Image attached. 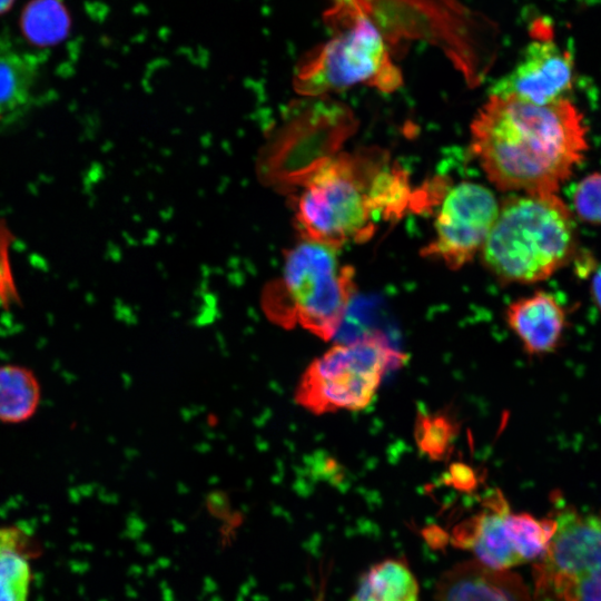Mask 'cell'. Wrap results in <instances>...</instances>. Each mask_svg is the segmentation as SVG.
Wrapping results in <instances>:
<instances>
[{
    "instance_id": "20",
    "label": "cell",
    "mask_w": 601,
    "mask_h": 601,
    "mask_svg": "<svg viewBox=\"0 0 601 601\" xmlns=\"http://www.w3.org/2000/svg\"><path fill=\"white\" fill-rule=\"evenodd\" d=\"M324 588L322 587L321 588V591L318 592L317 594V598L315 599V601H324Z\"/></svg>"
},
{
    "instance_id": "17",
    "label": "cell",
    "mask_w": 601,
    "mask_h": 601,
    "mask_svg": "<svg viewBox=\"0 0 601 601\" xmlns=\"http://www.w3.org/2000/svg\"><path fill=\"white\" fill-rule=\"evenodd\" d=\"M457 428L444 414L418 415L415 439L420 450L430 459H443L451 449Z\"/></svg>"
},
{
    "instance_id": "15",
    "label": "cell",
    "mask_w": 601,
    "mask_h": 601,
    "mask_svg": "<svg viewBox=\"0 0 601 601\" xmlns=\"http://www.w3.org/2000/svg\"><path fill=\"white\" fill-rule=\"evenodd\" d=\"M29 541L18 529H0V601H27L31 571Z\"/></svg>"
},
{
    "instance_id": "16",
    "label": "cell",
    "mask_w": 601,
    "mask_h": 601,
    "mask_svg": "<svg viewBox=\"0 0 601 601\" xmlns=\"http://www.w3.org/2000/svg\"><path fill=\"white\" fill-rule=\"evenodd\" d=\"M40 385L35 374L20 365L0 366V422L29 420L40 402Z\"/></svg>"
},
{
    "instance_id": "10",
    "label": "cell",
    "mask_w": 601,
    "mask_h": 601,
    "mask_svg": "<svg viewBox=\"0 0 601 601\" xmlns=\"http://www.w3.org/2000/svg\"><path fill=\"white\" fill-rule=\"evenodd\" d=\"M573 79L572 56L541 36L525 47L513 69L494 83L491 95L548 105L566 99Z\"/></svg>"
},
{
    "instance_id": "1",
    "label": "cell",
    "mask_w": 601,
    "mask_h": 601,
    "mask_svg": "<svg viewBox=\"0 0 601 601\" xmlns=\"http://www.w3.org/2000/svg\"><path fill=\"white\" fill-rule=\"evenodd\" d=\"M588 148L569 99L535 105L490 95L471 125V150L502 190L555 194Z\"/></svg>"
},
{
    "instance_id": "2",
    "label": "cell",
    "mask_w": 601,
    "mask_h": 601,
    "mask_svg": "<svg viewBox=\"0 0 601 601\" xmlns=\"http://www.w3.org/2000/svg\"><path fill=\"white\" fill-rule=\"evenodd\" d=\"M294 188V218L303 239L337 249L366 242L381 218H401L415 195L407 174L378 148L331 156Z\"/></svg>"
},
{
    "instance_id": "13",
    "label": "cell",
    "mask_w": 601,
    "mask_h": 601,
    "mask_svg": "<svg viewBox=\"0 0 601 601\" xmlns=\"http://www.w3.org/2000/svg\"><path fill=\"white\" fill-rule=\"evenodd\" d=\"M41 57L0 36V128L17 122L29 109Z\"/></svg>"
},
{
    "instance_id": "11",
    "label": "cell",
    "mask_w": 601,
    "mask_h": 601,
    "mask_svg": "<svg viewBox=\"0 0 601 601\" xmlns=\"http://www.w3.org/2000/svg\"><path fill=\"white\" fill-rule=\"evenodd\" d=\"M434 601H531V595L518 574L474 559L452 566L440 578Z\"/></svg>"
},
{
    "instance_id": "3",
    "label": "cell",
    "mask_w": 601,
    "mask_h": 601,
    "mask_svg": "<svg viewBox=\"0 0 601 601\" xmlns=\"http://www.w3.org/2000/svg\"><path fill=\"white\" fill-rule=\"evenodd\" d=\"M325 20L333 35L305 55L294 88L304 96H322L356 85L384 92L397 89L402 73L393 62L395 43L386 26L359 0H328Z\"/></svg>"
},
{
    "instance_id": "18",
    "label": "cell",
    "mask_w": 601,
    "mask_h": 601,
    "mask_svg": "<svg viewBox=\"0 0 601 601\" xmlns=\"http://www.w3.org/2000/svg\"><path fill=\"white\" fill-rule=\"evenodd\" d=\"M573 205L582 220L601 224V173H593L578 184Z\"/></svg>"
},
{
    "instance_id": "19",
    "label": "cell",
    "mask_w": 601,
    "mask_h": 601,
    "mask_svg": "<svg viewBox=\"0 0 601 601\" xmlns=\"http://www.w3.org/2000/svg\"><path fill=\"white\" fill-rule=\"evenodd\" d=\"M593 298L601 309V268L595 273L591 286Z\"/></svg>"
},
{
    "instance_id": "12",
    "label": "cell",
    "mask_w": 601,
    "mask_h": 601,
    "mask_svg": "<svg viewBox=\"0 0 601 601\" xmlns=\"http://www.w3.org/2000/svg\"><path fill=\"white\" fill-rule=\"evenodd\" d=\"M505 316L524 349L532 355L554 351L566 326L563 306L545 292L514 300L508 306Z\"/></svg>"
},
{
    "instance_id": "6",
    "label": "cell",
    "mask_w": 601,
    "mask_h": 601,
    "mask_svg": "<svg viewBox=\"0 0 601 601\" xmlns=\"http://www.w3.org/2000/svg\"><path fill=\"white\" fill-rule=\"evenodd\" d=\"M405 361L406 355L382 334L334 344L305 368L295 402L316 415L363 410L373 402L384 376Z\"/></svg>"
},
{
    "instance_id": "9",
    "label": "cell",
    "mask_w": 601,
    "mask_h": 601,
    "mask_svg": "<svg viewBox=\"0 0 601 601\" xmlns=\"http://www.w3.org/2000/svg\"><path fill=\"white\" fill-rule=\"evenodd\" d=\"M500 205L485 186L463 181L444 196L435 219L434 238L422 255L460 269L481 252L496 219Z\"/></svg>"
},
{
    "instance_id": "8",
    "label": "cell",
    "mask_w": 601,
    "mask_h": 601,
    "mask_svg": "<svg viewBox=\"0 0 601 601\" xmlns=\"http://www.w3.org/2000/svg\"><path fill=\"white\" fill-rule=\"evenodd\" d=\"M556 524L552 516L536 519L529 513H513L500 492L484 502V509L454 531L459 546L470 550L480 563L495 569L510 568L545 552Z\"/></svg>"
},
{
    "instance_id": "14",
    "label": "cell",
    "mask_w": 601,
    "mask_h": 601,
    "mask_svg": "<svg viewBox=\"0 0 601 601\" xmlns=\"http://www.w3.org/2000/svg\"><path fill=\"white\" fill-rule=\"evenodd\" d=\"M414 573L401 559L372 565L359 579L351 601H418Z\"/></svg>"
},
{
    "instance_id": "4",
    "label": "cell",
    "mask_w": 601,
    "mask_h": 601,
    "mask_svg": "<svg viewBox=\"0 0 601 601\" xmlns=\"http://www.w3.org/2000/svg\"><path fill=\"white\" fill-rule=\"evenodd\" d=\"M574 252L572 214L555 194L504 199L481 249L485 267L505 284L544 280L566 265Z\"/></svg>"
},
{
    "instance_id": "7",
    "label": "cell",
    "mask_w": 601,
    "mask_h": 601,
    "mask_svg": "<svg viewBox=\"0 0 601 601\" xmlns=\"http://www.w3.org/2000/svg\"><path fill=\"white\" fill-rule=\"evenodd\" d=\"M556 528L534 565L535 594L552 601H601V513L558 502Z\"/></svg>"
},
{
    "instance_id": "5",
    "label": "cell",
    "mask_w": 601,
    "mask_h": 601,
    "mask_svg": "<svg viewBox=\"0 0 601 601\" xmlns=\"http://www.w3.org/2000/svg\"><path fill=\"white\" fill-rule=\"evenodd\" d=\"M338 249L303 239L287 249L280 275L263 294L266 315L287 328L299 326L323 341L338 333L355 296V270Z\"/></svg>"
}]
</instances>
